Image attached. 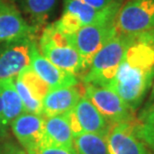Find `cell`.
Returning <instances> with one entry per match:
<instances>
[{"mask_svg":"<svg viewBox=\"0 0 154 154\" xmlns=\"http://www.w3.org/2000/svg\"><path fill=\"white\" fill-rule=\"evenodd\" d=\"M154 83V29L131 34L115 78L108 88L132 111L142 105Z\"/></svg>","mask_w":154,"mask_h":154,"instance_id":"cell-1","label":"cell"},{"mask_svg":"<svg viewBox=\"0 0 154 154\" xmlns=\"http://www.w3.org/2000/svg\"><path fill=\"white\" fill-rule=\"evenodd\" d=\"M130 39L131 34L119 32L110 39L92 58L87 71L82 76V82L108 87L115 78Z\"/></svg>","mask_w":154,"mask_h":154,"instance_id":"cell-2","label":"cell"},{"mask_svg":"<svg viewBox=\"0 0 154 154\" xmlns=\"http://www.w3.org/2000/svg\"><path fill=\"white\" fill-rule=\"evenodd\" d=\"M84 96L91 101L110 124L133 122L135 120L134 111L112 89L104 86L84 84Z\"/></svg>","mask_w":154,"mask_h":154,"instance_id":"cell-3","label":"cell"},{"mask_svg":"<svg viewBox=\"0 0 154 154\" xmlns=\"http://www.w3.org/2000/svg\"><path fill=\"white\" fill-rule=\"evenodd\" d=\"M117 33L114 20L84 25L71 35L72 44L84 59L87 69L94 55Z\"/></svg>","mask_w":154,"mask_h":154,"instance_id":"cell-4","label":"cell"},{"mask_svg":"<svg viewBox=\"0 0 154 154\" xmlns=\"http://www.w3.org/2000/svg\"><path fill=\"white\" fill-rule=\"evenodd\" d=\"M119 33L135 34L154 29V0H127L116 18Z\"/></svg>","mask_w":154,"mask_h":154,"instance_id":"cell-5","label":"cell"},{"mask_svg":"<svg viewBox=\"0 0 154 154\" xmlns=\"http://www.w3.org/2000/svg\"><path fill=\"white\" fill-rule=\"evenodd\" d=\"M36 37L0 43V81L13 78L30 66L32 46Z\"/></svg>","mask_w":154,"mask_h":154,"instance_id":"cell-6","label":"cell"},{"mask_svg":"<svg viewBox=\"0 0 154 154\" xmlns=\"http://www.w3.org/2000/svg\"><path fill=\"white\" fill-rule=\"evenodd\" d=\"M39 27L29 24L8 0H0V43L36 37Z\"/></svg>","mask_w":154,"mask_h":154,"instance_id":"cell-7","label":"cell"},{"mask_svg":"<svg viewBox=\"0 0 154 154\" xmlns=\"http://www.w3.org/2000/svg\"><path fill=\"white\" fill-rule=\"evenodd\" d=\"M38 48L46 59L63 71L76 76L87 71L84 59L73 45H56L38 40Z\"/></svg>","mask_w":154,"mask_h":154,"instance_id":"cell-8","label":"cell"},{"mask_svg":"<svg viewBox=\"0 0 154 154\" xmlns=\"http://www.w3.org/2000/svg\"><path fill=\"white\" fill-rule=\"evenodd\" d=\"M106 139L109 154H152L135 135L132 122L113 124Z\"/></svg>","mask_w":154,"mask_h":154,"instance_id":"cell-9","label":"cell"},{"mask_svg":"<svg viewBox=\"0 0 154 154\" xmlns=\"http://www.w3.org/2000/svg\"><path fill=\"white\" fill-rule=\"evenodd\" d=\"M30 67L47 83L51 90L79 84V79L76 75L58 68L40 53L37 41L32 46Z\"/></svg>","mask_w":154,"mask_h":154,"instance_id":"cell-10","label":"cell"},{"mask_svg":"<svg viewBox=\"0 0 154 154\" xmlns=\"http://www.w3.org/2000/svg\"><path fill=\"white\" fill-rule=\"evenodd\" d=\"M44 121L42 115L28 112H23L12 121V131L28 153L42 146Z\"/></svg>","mask_w":154,"mask_h":154,"instance_id":"cell-11","label":"cell"},{"mask_svg":"<svg viewBox=\"0 0 154 154\" xmlns=\"http://www.w3.org/2000/svg\"><path fill=\"white\" fill-rule=\"evenodd\" d=\"M82 96L77 85L50 90L42 99V116L48 118L66 114L74 108Z\"/></svg>","mask_w":154,"mask_h":154,"instance_id":"cell-12","label":"cell"},{"mask_svg":"<svg viewBox=\"0 0 154 154\" xmlns=\"http://www.w3.org/2000/svg\"><path fill=\"white\" fill-rule=\"evenodd\" d=\"M73 112L81 125L83 132L95 133L107 137L112 124L107 121V119L98 111L87 97L83 95L80 98L73 108Z\"/></svg>","mask_w":154,"mask_h":154,"instance_id":"cell-13","label":"cell"},{"mask_svg":"<svg viewBox=\"0 0 154 154\" xmlns=\"http://www.w3.org/2000/svg\"><path fill=\"white\" fill-rule=\"evenodd\" d=\"M42 146L73 148V134L66 114L45 118Z\"/></svg>","mask_w":154,"mask_h":154,"instance_id":"cell-14","label":"cell"},{"mask_svg":"<svg viewBox=\"0 0 154 154\" xmlns=\"http://www.w3.org/2000/svg\"><path fill=\"white\" fill-rule=\"evenodd\" d=\"M0 96L2 101L3 123L7 127L24 112V107L14 84V77L0 81Z\"/></svg>","mask_w":154,"mask_h":154,"instance_id":"cell-15","label":"cell"},{"mask_svg":"<svg viewBox=\"0 0 154 154\" xmlns=\"http://www.w3.org/2000/svg\"><path fill=\"white\" fill-rule=\"evenodd\" d=\"M135 135L154 154V97L145 102L132 122Z\"/></svg>","mask_w":154,"mask_h":154,"instance_id":"cell-16","label":"cell"},{"mask_svg":"<svg viewBox=\"0 0 154 154\" xmlns=\"http://www.w3.org/2000/svg\"><path fill=\"white\" fill-rule=\"evenodd\" d=\"M12 3L28 15L33 25L39 27L54 10L57 0H12Z\"/></svg>","mask_w":154,"mask_h":154,"instance_id":"cell-17","label":"cell"},{"mask_svg":"<svg viewBox=\"0 0 154 154\" xmlns=\"http://www.w3.org/2000/svg\"><path fill=\"white\" fill-rule=\"evenodd\" d=\"M73 146L77 154H109L106 136L84 133L73 137Z\"/></svg>","mask_w":154,"mask_h":154,"instance_id":"cell-18","label":"cell"},{"mask_svg":"<svg viewBox=\"0 0 154 154\" xmlns=\"http://www.w3.org/2000/svg\"><path fill=\"white\" fill-rule=\"evenodd\" d=\"M17 77L21 80V82L28 88L32 95L36 99L42 101V99L46 96V94L51 90L49 85L40 77L31 67L28 66L23 69Z\"/></svg>","mask_w":154,"mask_h":154,"instance_id":"cell-19","label":"cell"},{"mask_svg":"<svg viewBox=\"0 0 154 154\" xmlns=\"http://www.w3.org/2000/svg\"><path fill=\"white\" fill-rule=\"evenodd\" d=\"M14 84L20 96V99L22 101L24 112L42 115V101L36 99L17 76L14 77Z\"/></svg>","mask_w":154,"mask_h":154,"instance_id":"cell-20","label":"cell"},{"mask_svg":"<svg viewBox=\"0 0 154 154\" xmlns=\"http://www.w3.org/2000/svg\"><path fill=\"white\" fill-rule=\"evenodd\" d=\"M53 25L59 30L60 32L64 33L66 35L71 36L78 31L83 26L80 20L69 12L63 11L61 17L57 21H55Z\"/></svg>","mask_w":154,"mask_h":154,"instance_id":"cell-21","label":"cell"},{"mask_svg":"<svg viewBox=\"0 0 154 154\" xmlns=\"http://www.w3.org/2000/svg\"><path fill=\"white\" fill-rule=\"evenodd\" d=\"M28 154H77L74 147L73 148H64V147L53 146H40L32 150Z\"/></svg>","mask_w":154,"mask_h":154,"instance_id":"cell-22","label":"cell"},{"mask_svg":"<svg viewBox=\"0 0 154 154\" xmlns=\"http://www.w3.org/2000/svg\"><path fill=\"white\" fill-rule=\"evenodd\" d=\"M66 116H67V119H68L69 126H70V129H71V131H72L73 137L78 136V135L84 133L82 130V128H81V125H80V123L78 122V120H77L74 112H73V109L71 110V111L67 112Z\"/></svg>","mask_w":154,"mask_h":154,"instance_id":"cell-23","label":"cell"},{"mask_svg":"<svg viewBox=\"0 0 154 154\" xmlns=\"http://www.w3.org/2000/svg\"><path fill=\"white\" fill-rule=\"evenodd\" d=\"M79 1L97 9V10H102L111 5L115 0H79Z\"/></svg>","mask_w":154,"mask_h":154,"instance_id":"cell-24","label":"cell"},{"mask_svg":"<svg viewBox=\"0 0 154 154\" xmlns=\"http://www.w3.org/2000/svg\"><path fill=\"white\" fill-rule=\"evenodd\" d=\"M6 132V126L3 123V115H2V101L1 96H0V137L5 135Z\"/></svg>","mask_w":154,"mask_h":154,"instance_id":"cell-25","label":"cell"},{"mask_svg":"<svg viewBox=\"0 0 154 154\" xmlns=\"http://www.w3.org/2000/svg\"><path fill=\"white\" fill-rule=\"evenodd\" d=\"M153 97H154V83H153V86L151 88V91H150V95H149L148 99H150V98H153Z\"/></svg>","mask_w":154,"mask_h":154,"instance_id":"cell-26","label":"cell"},{"mask_svg":"<svg viewBox=\"0 0 154 154\" xmlns=\"http://www.w3.org/2000/svg\"><path fill=\"white\" fill-rule=\"evenodd\" d=\"M17 154H24V153H23V152H20V151H19V152H18Z\"/></svg>","mask_w":154,"mask_h":154,"instance_id":"cell-27","label":"cell"}]
</instances>
